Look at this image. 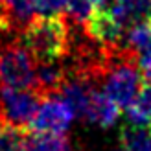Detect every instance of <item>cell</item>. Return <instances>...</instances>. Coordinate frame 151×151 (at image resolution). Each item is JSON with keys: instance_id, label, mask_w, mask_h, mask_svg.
<instances>
[{"instance_id": "1", "label": "cell", "mask_w": 151, "mask_h": 151, "mask_svg": "<svg viewBox=\"0 0 151 151\" xmlns=\"http://www.w3.org/2000/svg\"><path fill=\"white\" fill-rule=\"evenodd\" d=\"M22 46L37 63H57L68 50V24L65 17H35L22 29Z\"/></svg>"}, {"instance_id": "2", "label": "cell", "mask_w": 151, "mask_h": 151, "mask_svg": "<svg viewBox=\"0 0 151 151\" xmlns=\"http://www.w3.org/2000/svg\"><path fill=\"white\" fill-rule=\"evenodd\" d=\"M0 85L20 90H37L33 55L22 44H11L0 50Z\"/></svg>"}, {"instance_id": "3", "label": "cell", "mask_w": 151, "mask_h": 151, "mask_svg": "<svg viewBox=\"0 0 151 151\" xmlns=\"http://www.w3.org/2000/svg\"><path fill=\"white\" fill-rule=\"evenodd\" d=\"M144 85V74L137 65L118 63L112 65L103 81V92L114 101L120 109L127 111L138 98Z\"/></svg>"}, {"instance_id": "4", "label": "cell", "mask_w": 151, "mask_h": 151, "mask_svg": "<svg viewBox=\"0 0 151 151\" xmlns=\"http://www.w3.org/2000/svg\"><path fill=\"white\" fill-rule=\"evenodd\" d=\"M76 118V112L61 96L46 94L42 96L41 105L29 124V133L42 134H65Z\"/></svg>"}, {"instance_id": "5", "label": "cell", "mask_w": 151, "mask_h": 151, "mask_svg": "<svg viewBox=\"0 0 151 151\" xmlns=\"http://www.w3.org/2000/svg\"><path fill=\"white\" fill-rule=\"evenodd\" d=\"M42 94L37 90H20L0 85V112L7 124L28 129L41 105Z\"/></svg>"}, {"instance_id": "6", "label": "cell", "mask_w": 151, "mask_h": 151, "mask_svg": "<svg viewBox=\"0 0 151 151\" xmlns=\"http://www.w3.org/2000/svg\"><path fill=\"white\" fill-rule=\"evenodd\" d=\"M127 33V29L151 20V0H105L100 6Z\"/></svg>"}, {"instance_id": "7", "label": "cell", "mask_w": 151, "mask_h": 151, "mask_svg": "<svg viewBox=\"0 0 151 151\" xmlns=\"http://www.w3.org/2000/svg\"><path fill=\"white\" fill-rule=\"evenodd\" d=\"M122 44L137 59V66L144 74V79L151 78V20L127 29Z\"/></svg>"}, {"instance_id": "8", "label": "cell", "mask_w": 151, "mask_h": 151, "mask_svg": "<svg viewBox=\"0 0 151 151\" xmlns=\"http://www.w3.org/2000/svg\"><path fill=\"white\" fill-rule=\"evenodd\" d=\"M120 114H122V109H120L103 90H94L92 100H90V107H88V112H87L88 122L98 124L100 127L107 129V127L114 125L118 122Z\"/></svg>"}, {"instance_id": "9", "label": "cell", "mask_w": 151, "mask_h": 151, "mask_svg": "<svg viewBox=\"0 0 151 151\" xmlns=\"http://www.w3.org/2000/svg\"><path fill=\"white\" fill-rule=\"evenodd\" d=\"M92 92H94V88H90L87 85V81H83L81 78L66 79L63 83V87L59 88V96L72 107L76 116H83V118H87L90 100H92Z\"/></svg>"}, {"instance_id": "10", "label": "cell", "mask_w": 151, "mask_h": 151, "mask_svg": "<svg viewBox=\"0 0 151 151\" xmlns=\"http://www.w3.org/2000/svg\"><path fill=\"white\" fill-rule=\"evenodd\" d=\"M120 144L124 151H151V129L127 122L120 129Z\"/></svg>"}, {"instance_id": "11", "label": "cell", "mask_w": 151, "mask_h": 151, "mask_svg": "<svg viewBox=\"0 0 151 151\" xmlns=\"http://www.w3.org/2000/svg\"><path fill=\"white\" fill-rule=\"evenodd\" d=\"M127 122L134 125H151V78L144 79L138 98L134 100V103L125 111Z\"/></svg>"}, {"instance_id": "12", "label": "cell", "mask_w": 151, "mask_h": 151, "mask_svg": "<svg viewBox=\"0 0 151 151\" xmlns=\"http://www.w3.org/2000/svg\"><path fill=\"white\" fill-rule=\"evenodd\" d=\"M26 151H72V146L66 134L28 133Z\"/></svg>"}, {"instance_id": "13", "label": "cell", "mask_w": 151, "mask_h": 151, "mask_svg": "<svg viewBox=\"0 0 151 151\" xmlns=\"http://www.w3.org/2000/svg\"><path fill=\"white\" fill-rule=\"evenodd\" d=\"M28 129L0 120V151H26Z\"/></svg>"}, {"instance_id": "14", "label": "cell", "mask_w": 151, "mask_h": 151, "mask_svg": "<svg viewBox=\"0 0 151 151\" xmlns=\"http://www.w3.org/2000/svg\"><path fill=\"white\" fill-rule=\"evenodd\" d=\"M37 17H55L63 15L68 7V0H33Z\"/></svg>"}, {"instance_id": "15", "label": "cell", "mask_w": 151, "mask_h": 151, "mask_svg": "<svg viewBox=\"0 0 151 151\" xmlns=\"http://www.w3.org/2000/svg\"><path fill=\"white\" fill-rule=\"evenodd\" d=\"M118 151H124V149H118Z\"/></svg>"}]
</instances>
